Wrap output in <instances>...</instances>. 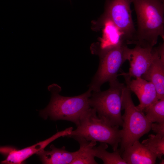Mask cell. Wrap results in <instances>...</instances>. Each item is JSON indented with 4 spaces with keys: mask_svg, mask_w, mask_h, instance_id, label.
I'll list each match as a JSON object with an SVG mask.
<instances>
[{
    "mask_svg": "<svg viewBox=\"0 0 164 164\" xmlns=\"http://www.w3.org/2000/svg\"><path fill=\"white\" fill-rule=\"evenodd\" d=\"M137 28L132 44L152 48L159 36L164 38V0H131Z\"/></svg>",
    "mask_w": 164,
    "mask_h": 164,
    "instance_id": "6da1fadb",
    "label": "cell"
},
{
    "mask_svg": "<svg viewBox=\"0 0 164 164\" xmlns=\"http://www.w3.org/2000/svg\"><path fill=\"white\" fill-rule=\"evenodd\" d=\"M48 89L51 93V98L47 106L40 111V116L45 119L70 121L77 126L82 116L91 108L89 99L91 90L89 88L78 96L65 97L59 94L61 89L56 84L49 86Z\"/></svg>",
    "mask_w": 164,
    "mask_h": 164,
    "instance_id": "7a4b0ae2",
    "label": "cell"
},
{
    "mask_svg": "<svg viewBox=\"0 0 164 164\" xmlns=\"http://www.w3.org/2000/svg\"><path fill=\"white\" fill-rule=\"evenodd\" d=\"M77 128L66 136H79L88 141L109 144L113 151L117 149L122 137L118 127L112 126L99 118L96 111L90 108L81 117Z\"/></svg>",
    "mask_w": 164,
    "mask_h": 164,
    "instance_id": "3957f363",
    "label": "cell"
},
{
    "mask_svg": "<svg viewBox=\"0 0 164 164\" xmlns=\"http://www.w3.org/2000/svg\"><path fill=\"white\" fill-rule=\"evenodd\" d=\"M122 108L125 112L122 115V137L119 149L121 153L127 147L151 130L152 123L148 120L143 111L138 108L132 99L131 91L126 86L122 93Z\"/></svg>",
    "mask_w": 164,
    "mask_h": 164,
    "instance_id": "277c9868",
    "label": "cell"
},
{
    "mask_svg": "<svg viewBox=\"0 0 164 164\" xmlns=\"http://www.w3.org/2000/svg\"><path fill=\"white\" fill-rule=\"evenodd\" d=\"M107 90L93 92L89 99L90 106L98 116L112 126H122V96L125 85L118 79L111 82Z\"/></svg>",
    "mask_w": 164,
    "mask_h": 164,
    "instance_id": "5b68a950",
    "label": "cell"
},
{
    "mask_svg": "<svg viewBox=\"0 0 164 164\" xmlns=\"http://www.w3.org/2000/svg\"><path fill=\"white\" fill-rule=\"evenodd\" d=\"M127 45H123L98 55L99 67L89 88L92 92L99 91L105 83L118 79V73L121 67L128 58L130 49Z\"/></svg>",
    "mask_w": 164,
    "mask_h": 164,
    "instance_id": "8992f818",
    "label": "cell"
},
{
    "mask_svg": "<svg viewBox=\"0 0 164 164\" xmlns=\"http://www.w3.org/2000/svg\"><path fill=\"white\" fill-rule=\"evenodd\" d=\"M131 0H107L104 15L123 34L127 45L132 44L136 33L130 8Z\"/></svg>",
    "mask_w": 164,
    "mask_h": 164,
    "instance_id": "52a82bcc",
    "label": "cell"
},
{
    "mask_svg": "<svg viewBox=\"0 0 164 164\" xmlns=\"http://www.w3.org/2000/svg\"><path fill=\"white\" fill-rule=\"evenodd\" d=\"M154 56L153 48H144L136 45L130 49L128 60L130 67L127 73L122 72L123 76L129 78L141 77L146 72Z\"/></svg>",
    "mask_w": 164,
    "mask_h": 164,
    "instance_id": "ba28073f",
    "label": "cell"
},
{
    "mask_svg": "<svg viewBox=\"0 0 164 164\" xmlns=\"http://www.w3.org/2000/svg\"><path fill=\"white\" fill-rule=\"evenodd\" d=\"M100 24L102 27V35L96 48L95 53L98 55L123 45H127L122 33L108 18L103 15Z\"/></svg>",
    "mask_w": 164,
    "mask_h": 164,
    "instance_id": "9c48e42d",
    "label": "cell"
},
{
    "mask_svg": "<svg viewBox=\"0 0 164 164\" xmlns=\"http://www.w3.org/2000/svg\"><path fill=\"white\" fill-rule=\"evenodd\" d=\"M154 56L146 72L142 78L154 85L158 99L164 98V43L153 48Z\"/></svg>",
    "mask_w": 164,
    "mask_h": 164,
    "instance_id": "30bf717a",
    "label": "cell"
},
{
    "mask_svg": "<svg viewBox=\"0 0 164 164\" xmlns=\"http://www.w3.org/2000/svg\"><path fill=\"white\" fill-rule=\"evenodd\" d=\"M124 77L126 86L138 97L139 104L137 106L144 111L149 106L159 100L156 88L153 84L141 77L132 79L126 76Z\"/></svg>",
    "mask_w": 164,
    "mask_h": 164,
    "instance_id": "8fae6325",
    "label": "cell"
},
{
    "mask_svg": "<svg viewBox=\"0 0 164 164\" xmlns=\"http://www.w3.org/2000/svg\"><path fill=\"white\" fill-rule=\"evenodd\" d=\"M121 156L127 164H154L156 163L157 158L139 140L125 149Z\"/></svg>",
    "mask_w": 164,
    "mask_h": 164,
    "instance_id": "7c38bea8",
    "label": "cell"
},
{
    "mask_svg": "<svg viewBox=\"0 0 164 164\" xmlns=\"http://www.w3.org/2000/svg\"><path fill=\"white\" fill-rule=\"evenodd\" d=\"M60 136V133L58 132L50 138L32 146L20 150H17L15 149L10 152L5 159L2 161L1 163L5 164L22 163L27 159L44 149L50 143Z\"/></svg>",
    "mask_w": 164,
    "mask_h": 164,
    "instance_id": "4fadbf2b",
    "label": "cell"
},
{
    "mask_svg": "<svg viewBox=\"0 0 164 164\" xmlns=\"http://www.w3.org/2000/svg\"><path fill=\"white\" fill-rule=\"evenodd\" d=\"M50 148L48 150L43 149L37 154L43 164H71L78 152V150L70 152L64 146L58 148L53 145H50Z\"/></svg>",
    "mask_w": 164,
    "mask_h": 164,
    "instance_id": "5bb4252c",
    "label": "cell"
},
{
    "mask_svg": "<svg viewBox=\"0 0 164 164\" xmlns=\"http://www.w3.org/2000/svg\"><path fill=\"white\" fill-rule=\"evenodd\" d=\"M78 142L80 148L75 159L71 164H97L94 157V147L96 142L88 141L79 136L72 137Z\"/></svg>",
    "mask_w": 164,
    "mask_h": 164,
    "instance_id": "9a60e30c",
    "label": "cell"
},
{
    "mask_svg": "<svg viewBox=\"0 0 164 164\" xmlns=\"http://www.w3.org/2000/svg\"><path fill=\"white\" fill-rule=\"evenodd\" d=\"M108 147L107 144L102 142L97 147L94 146L95 156L101 159L104 164H127L121 157L119 149L110 152L106 150Z\"/></svg>",
    "mask_w": 164,
    "mask_h": 164,
    "instance_id": "2e32d148",
    "label": "cell"
},
{
    "mask_svg": "<svg viewBox=\"0 0 164 164\" xmlns=\"http://www.w3.org/2000/svg\"><path fill=\"white\" fill-rule=\"evenodd\" d=\"M144 111L151 123L164 122V98L159 99L146 108Z\"/></svg>",
    "mask_w": 164,
    "mask_h": 164,
    "instance_id": "e0dca14e",
    "label": "cell"
},
{
    "mask_svg": "<svg viewBox=\"0 0 164 164\" xmlns=\"http://www.w3.org/2000/svg\"><path fill=\"white\" fill-rule=\"evenodd\" d=\"M149 138L143 141L142 144L146 146L160 159L164 155V137L150 134Z\"/></svg>",
    "mask_w": 164,
    "mask_h": 164,
    "instance_id": "ac0fdd59",
    "label": "cell"
},
{
    "mask_svg": "<svg viewBox=\"0 0 164 164\" xmlns=\"http://www.w3.org/2000/svg\"><path fill=\"white\" fill-rule=\"evenodd\" d=\"M151 129L157 135L164 137V122L152 123Z\"/></svg>",
    "mask_w": 164,
    "mask_h": 164,
    "instance_id": "d6986e66",
    "label": "cell"
},
{
    "mask_svg": "<svg viewBox=\"0 0 164 164\" xmlns=\"http://www.w3.org/2000/svg\"><path fill=\"white\" fill-rule=\"evenodd\" d=\"M15 148L10 146H0V153L4 155H8Z\"/></svg>",
    "mask_w": 164,
    "mask_h": 164,
    "instance_id": "ffe728a7",
    "label": "cell"
},
{
    "mask_svg": "<svg viewBox=\"0 0 164 164\" xmlns=\"http://www.w3.org/2000/svg\"><path fill=\"white\" fill-rule=\"evenodd\" d=\"M164 160L163 159H162L161 162H160V164H164Z\"/></svg>",
    "mask_w": 164,
    "mask_h": 164,
    "instance_id": "44dd1931",
    "label": "cell"
}]
</instances>
